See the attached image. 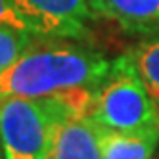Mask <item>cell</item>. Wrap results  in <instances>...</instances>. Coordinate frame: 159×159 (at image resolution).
Wrapping results in <instances>:
<instances>
[{"mask_svg": "<svg viewBox=\"0 0 159 159\" xmlns=\"http://www.w3.org/2000/svg\"><path fill=\"white\" fill-rule=\"evenodd\" d=\"M111 61L77 44L54 42L31 48L0 71V102L8 98H52L65 90L100 86Z\"/></svg>", "mask_w": 159, "mask_h": 159, "instance_id": "cell-1", "label": "cell"}, {"mask_svg": "<svg viewBox=\"0 0 159 159\" xmlns=\"http://www.w3.org/2000/svg\"><path fill=\"white\" fill-rule=\"evenodd\" d=\"M92 119L102 127L121 132L159 129L155 107L130 54L111 61L106 79L96 90Z\"/></svg>", "mask_w": 159, "mask_h": 159, "instance_id": "cell-2", "label": "cell"}, {"mask_svg": "<svg viewBox=\"0 0 159 159\" xmlns=\"http://www.w3.org/2000/svg\"><path fill=\"white\" fill-rule=\"evenodd\" d=\"M60 113L61 106L56 98L2 100L0 146L4 159H46Z\"/></svg>", "mask_w": 159, "mask_h": 159, "instance_id": "cell-3", "label": "cell"}, {"mask_svg": "<svg viewBox=\"0 0 159 159\" xmlns=\"http://www.w3.org/2000/svg\"><path fill=\"white\" fill-rule=\"evenodd\" d=\"M25 29L37 39H84L94 12L88 0H10Z\"/></svg>", "mask_w": 159, "mask_h": 159, "instance_id": "cell-4", "label": "cell"}, {"mask_svg": "<svg viewBox=\"0 0 159 159\" xmlns=\"http://www.w3.org/2000/svg\"><path fill=\"white\" fill-rule=\"evenodd\" d=\"M46 159H102L100 125L88 115H71L61 107Z\"/></svg>", "mask_w": 159, "mask_h": 159, "instance_id": "cell-5", "label": "cell"}, {"mask_svg": "<svg viewBox=\"0 0 159 159\" xmlns=\"http://www.w3.org/2000/svg\"><path fill=\"white\" fill-rule=\"evenodd\" d=\"M92 12L134 35L159 33V0H88Z\"/></svg>", "mask_w": 159, "mask_h": 159, "instance_id": "cell-6", "label": "cell"}, {"mask_svg": "<svg viewBox=\"0 0 159 159\" xmlns=\"http://www.w3.org/2000/svg\"><path fill=\"white\" fill-rule=\"evenodd\" d=\"M159 144V129L121 132L100 125L102 159H152Z\"/></svg>", "mask_w": 159, "mask_h": 159, "instance_id": "cell-7", "label": "cell"}, {"mask_svg": "<svg viewBox=\"0 0 159 159\" xmlns=\"http://www.w3.org/2000/svg\"><path fill=\"white\" fill-rule=\"evenodd\" d=\"M129 54L148 94L152 98V104L157 113V123H159V33L148 37L140 44H136L132 52Z\"/></svg>", "mask_w": 159, "mask_h": 159, "instance_id": "cell-8", "label": "cell"}, {"mask_svg": "<svg viewBox=\"0 0 159 159\" xmlns=\"http://www.w3.org/2000/svg\"><path fill=\"white\" fill-rule=\"evenodd\" d=\"M33 48V35L16 25H0V71L16 63Z\"/></svg>", "mask_w": 159, "mask_h": 159, "instance_id": "cell-9", "label": "cell"}, {"mask_svg": "<svg viewBox=\"0 0 159 159\" xmlns=\"http://www.w3.org/2000/svg\"><path fill=\"white\" fill-rule=\"evenodd\" d=\"M0 25H16L25 29V25L21 23V19L14 12V8L10 6V0H0Z\"/></svg>", "mask_w": 159, "mask_h": 159, "instance_id": "cell-10", "label": "cell"}, {"mask_svg": "<svg viewBox=\"0 0 159 159\" xmlns=\"http://www.w3.org/2000/svg\"><path fill=\"white\" fill-rule=\"evenodd\" d=\"M0 159H4V153H2V146H0Z\"/></svg>", "mask_w": 159, "mask_h": 159, "instance_id": "cell-11", "label": "cell"}]
</instances>
